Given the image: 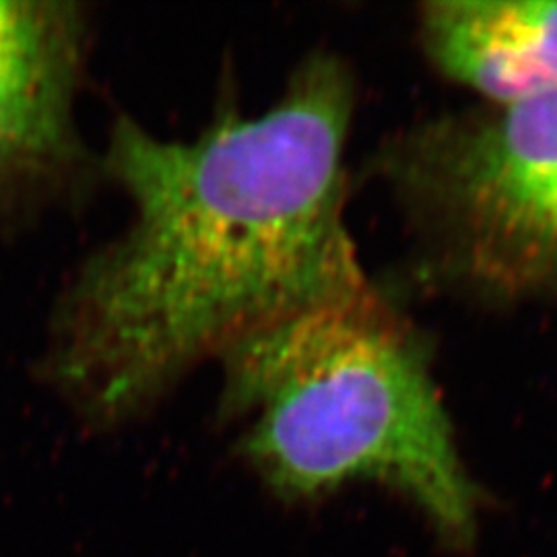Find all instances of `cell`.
<instances>
[{"instance_id":"7a4b0ae2","label":"cell","mask_w":557,"mask_h":557,"mask_svg":"<svg viewBox=\"0 0 557 557\" xmlns=\"http://www.w3.org/2000/svg\"><path fill=\"white\" fill-rule=\"evenodd\" d=\"M218 418L283 502H317L354 483L409 499L436 535L478 537L481 494L460 457L432 349L382 285L250 333L215 366Z\"/></svg>"},{"instance_id":"5b68a950","label":"cell","mask_w":557,"mask_h":557,"mask_svg":"<svg viewBox=\"0 0 557 557\" xmlns=\"http://www.w3.org/2000/svg\"><path fill=\"white\" fill-rule=\"evenodd\" d=\"M423 54L487 106L557 89L556 0H432L419 7Z\"/></svg>"},{"instance_id":"6da1fadb","label":"cell","mask_w":557,"mask_h":557,"mask_svg":"<svg viewBox=\"0 0 557 557\" xmlns=\"http://www.w3.org/2000/svg\"><path fill=\"white\" fill-rule=\"evenodd\" d=\"M351 62L308 52L277 100L248 114L223 96L193 139L120 112L101 145L122 230L60 281L36 380L96 432L151 416L239 338L374 281L347 220Z\"/></svg>"},{"instance_id":"3957f363","label":"cell","mask_w":557,"mask_h":557,"mask_svg":"<svg viewBox=\"0 0 557 557\" xmlns=\"http://www.w3.org/2000/svg\"><path fill=\"white\" fill-rule=\"evenodd\" d=\"M363 176L397 209L421 285L496 301L557 292V89L403 126Z\"/></svg>"},{"instance_id":"277c9868","label":"cell","mask_w":557,"mask_h":557,"mask_svg":"<svg viewBox=\"0 0 557 557\" xmlns=\"http://www.w3.org/2000/svg\"><path fill=\"white\" fill-rule=\"evenodd\" d=\"M96 44L91 4L0 0V238L79 215L103 184L81 124Z\"/></svg>"}]
</instances>
